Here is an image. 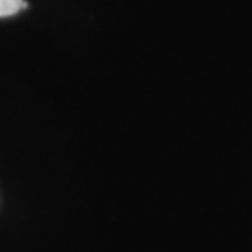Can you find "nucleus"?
<instances>
[{
	"label": "nucleus",
	"mask_w": 252,
	"mask_h": 252,
	"mask_svg": "<svg viewBox=\"0 0 252 252\" xmlns=\"http://www.w3.org/2000/svg\"><path fill=\"white\" fill-rule=\"evenodd\" d=\"M27 7L25 0H0V18L13 17Z\"/></svg>",
	"instance_id": "nucleus-1"
}]
</instances>
